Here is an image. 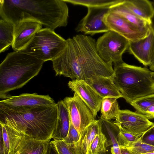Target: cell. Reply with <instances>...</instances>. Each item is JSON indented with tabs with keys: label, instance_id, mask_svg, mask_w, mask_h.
<instances>
[{
	"label": "cell",
	"instance_id": "cell-1",
	"mask_svg": "<svg viewBox=\"0 0 154 154\" xmlns=\"http://www.w3.org/2000/svg\"><path fill=\"white\" fill-rule=\"evenodd\" d=\"M66 41L63 52L52 61L56 75L84 80L98 76L112 75V64L106 63L100 57L94 39L79 34Z\"/></svg>",
	"mask_w": 154,
	"mask_h": 154
},
{
	"label": "cell",
	"instance_id": "cell-2",
	"mask_svg": "<svg viewBox=\"0 0 154 154\" xmlns=\"http://www.w3.org/2000/svg\"><path fill=\"white\" fill-rule=\"evenodd\" d=\"M0 17L14 24L35 20L54 30L67 26L69 9L63 0H0Z\"/></svg>",
	"mask_w": 154,
	"mask_h": 154
},
{
	"label": "cell",
	"instance_id": "cell-3",
	"mask_svg": "<svg viewBox=\"0 0 154 154\" xmlns=\"http://www.w3.org/2000/svg\"><path fill=\"white\" fill-rule=\"evenodd\" d=\"M57 117L56 103L23 110L0 106V122L15 131L38 140L52 139Z\"/></svg>",
	"mask_w": 154,
	"mask_h": 154
},
{
	"label": "cell",
	"instance_id": "cell-4",
	"mask_svg": "<svg viewBox=\"0 0 154 154\" xmlns=\"http://www.w3.org/2000/svg\"><path fill=\"white\" fill-rule=\"evenodd\" d=\"M44 62L20 51L8 53L0 65V97L20 88L37 75Z\"/></svg>",
	"mask_w": 154,
	"mask_h": 154
},
{
	"label": "cell",
	"instance_id": "cell-5",
	"mask_svg": "<svg viewBox=\"0 0 154 154\" xmlns=\"http://www.w3.org/2000/svg\"><path fill=\"white\" fill-rule=\"evenodd\" d=\"M113 81L128 103L154 94V78L146 68L131 65L123 62L114 64Z\"/></svg>",
	"mask_w": 154,
	"mask_h": 154
},
{
	"label": "cell",
	"instance_id": "cell-6",
	"mask_svg": "<svg viewBox=\"0 0 154 154\" xmlns=\"http://www.w3.org/2000/svg\"><path fill=\"white\" fill-rule=\"evenodd\" d=\"M66 41L53 30L45 27L38 31L22 52L44 62L53 61L63 52Z\"/></svg>",
	"mask_w": 154,
	"mask_h": 154
},
{
	"label": "cell",
	"instance_id": "cell-7",
	"mask_svg": "<svg viewBox=\"0 0 154 154\" xmlns=\"http://www.w3.org/2000/svg\"><path fill=\"white\" fill-rule=\"evenodd\" d=\"M130 41L119 34L109 30L96 42L98 54L105 62L114 64L122 63V56L128 49Z\"/></svg>",
	"mask_w": 154,
	"mask_h": 154
},
{
	"label": "cell",
	"instance_id": "cell-8",
	"mask_svg": "<svg viewBox=\"0 0 154 154\" xmlns=\"http://www.w3.org/2000/svg\"><path fill=\"white\" fill-rule=\"evenodd\" d=\"M69 113L70 121L80 134L96 117L79 96L74 93L72 97H66L63 100Z\"/></svg>",
	"mask_w": 154,
	"mask_h": 154
},
{
	"label": "cell",
	"instance_id": "cell-9",
	"mask_svg": "<svg viewBox=\"0 0 154 154\" xmlns=\"http://www.w3.org/2000/svg\"><path fill=\"white\" fill-rule=\"evenodd\" d=\"M115 119L121 131L134 135H143L154 125L143 115L127 109L120 110Z\"/></svg>",
	"mask_w": 154,
	"mask_h": 154
},
{
	"label": "cell",
	"instance_id": "cell-10",
	"mask_svg": "<svg viewBox=\"0 0 154 154\" xmlns=\"http://www.w3.org/2000/svg\"><path fill=\"white\" fill-rule=\"evenodd\" d=\"M103 21L109 30L119 34L130 41L144 37L150 29L140 28L121 16L110 11L105 16Z\"/></svg>",
	"mask_w": 154,
	"mask_h": 154
},
{
	"label": "cell",
	"instance_id": "cell-11",
	"mask_svg": "<svg viewBox=\"0 0 154 154\" xmlns=\"http://www.w3.org/2000/svg\"><path fill=\"white\" fill-rule=\"evenodd\" d=\"M110 7H88L87 13L79 23L76 31L91 35L109 31L103 19Z\"/></svg>",
	"mask_w": 154,
	"mask_h": 154
},
{
	"label": "cell",
	"instance_id": "cell-12",
	"mask_svg": "<svg viewBox=\"0 0 154 154\" xmlns=\"http://www.w3.org/2000/svg\"><path fill=\"white\" fill-rule=\"evenodd\" d=\"M55 103L49 95H39L36 93L23 94L10 96L0 101V106L13 110H23Z\"/></svg>",
	"mask_w": 154,
	"mask_h": 154
},
{
	"label": "cell",
	"instance_id": "cell-13",
	"mask_svg": "<svg viewBox=\"0 0 154 154\" xmlns=\"http://www.w3.org/2000/svg\"><path fill=\"white\" fill-rule=\"evenodd\" d=\"M42 25L35 20L25 19L14 24V40L12 45L14 51L23 48L31 40L35 33L42 29Z\"/></svg>",
	"mask_w": 154,
	"mask_h": 154
},
{
	"label": "cell",
	"instance_id": "cell-14",
	"mask_svg": "<svg viewBox=\"0 0 154 154\" xmlns=\"http://www.w3.org/2000/svg\"><path fill=\"white\" fill-rule=\"evenodd\" d=\"M128 50L140 63L149 66L154 57V33L151 29L144 37L130 41Z\"/></svg>",
	"mask_w": 154,
	"mask_h": 154
},
{
	"label": "cell",
	"instance_id": "cell-15",
	"mask_svg": "<svg viewBox=\"0 0 154 154\" xmlns=\"http://www.w3.org/2000/svg\"><path fill=\"white\" fill-rule=\"evenodd\" d=\"M69 88L77 94L96 117L103 98L85 80L74 79L68 83Z\"/></svg>",
	"mask_w": 154,
	"mask_h": 154
},
{
	"label": "cell",
	"instance_id": "cell-16",
	"mask_svg": "<svg viewBox=\"0 0 154 154\" xmlns=\"http://www.w3.org/2000/svg\"><path fill=\"white\" fill-rule=\"evenodd\" d=\"M14 149L10 154H47L51 140L35 139L17 132Z\"/></svg>",
	"mask_w": 154,
	"mask_h": 154
},
{
	"label": "cell",
	"instance_id": "cell-17",
	"mask_svg": "<svg viewBox=\"0 0 154 154\" xmlns=\"http://www.w3.org/2000/svg\"><path fill=\"white\" fill-rule=\"evenodd\" d=\"M102 132L99 119L96 120L82 132L79 140L75 143L69 144L75 154H87L89 147L97 135Z\"/></svg>",
	"mask_w": 154,
	"mask_h": 154
},
{
	"label": "cell",
	"instance_id": "cell-18",
	"mask_svg": "<svg viewBox=\"0 0 154 154\" xmlns=\"http://www.w3.org/2000/svg\"><path fill=\"white\" fill-rule=\"evenodd\" d=\"M112 76H98L85 81L103 98L106 97L117 99L122 97Z\"/></svg>",
	"mask_w": 154,
	"mask_h": 154
},
{
	"label": "cell",
	"instance_id": "cell-19",
	"mask_svg": "<svg viewBox=\"0 0 154 154\" xmlns=\"http://www.w3.org/2000/svg\"><path fill=\"white\" fill-rule=\"evenodd\" d=\"M58 117L57 124L52 136L54 140H63L67 135L70 119L67 109L63 100L57 103Z\"/></svg>",
	"mask_w": 154,
	"mask_h": 154
},
{
	"label": "cell",
	"instance_id": "cell-20",
	"mask_svg": "<svg viewBox=\"0 0 154 154\" xmlns=\"http://www.w3.org/2000/svg\"><path fill=\"white\" fill-rule=\"evenodd\" d=\"M123 3L140 18L149 22L153 12V5L147 0H124Z\"/></svg>",
	"mask_w": 154,
	"mask_h": 154
},
{
	"label": "cell",
	"instance_id": "cell-21",
	"mask_svg": "<svg viewBox=\"0 0 154 154\" xmlns=\"http://www.w3.org/2000/svg\"><path fill=\"white\" fill-rule=\"evenodd\" d=\"M124 0H122L120 3L110 6L109 11L121 16L140 28L149 29V23L133 14L123 4Z\"/></svg>",
	"mask_w": 154,
	"mask_h": 154
},
{
	"label": "cell",
	"instance_id": "cell-22",
	"mask_svg": "<svg viewBox=\"0 0 154 154\" xmlns=\"http://www.w3.org/2000/svg\"><path fill=\"white\" fill-rule=\"evenodd\" d=\"M14 24L6 20H0V53L8 50L13 43Z\"/></svg>",
	"mask_w": 154,
	"mask_h": 154
},
{
	"label": "cell",
	"instance_id": "cell-23",
	"mask_svg": "<svg viewBox=\"0 0 154 154\" xmlns=\"http://www.w3.org/2000/svg\"><path fill=\"white\" fill-rule=\"evenodd\" d=\"M1 133L2 139L1 154H10L13 151L17 137V132L0 122Z\"/></svg>",
	"mask_w": 154,
	"mask_h": 154
},
{
	"label": "cell",
	"instance_id": "cell-24",
	"mask_svg": "<svg viewBox=\"0 0 154 154\" xmlns=\"http://www.w3.org/2000/svg\"><path fill=\"white\" fill-rule=\"evenodd\" d=\"M117 98L106 97L103 98L100 106V118L107 120L116 119L120 110Z\"/></svg>",
	"mask_w": 154,
	"mask_h": 154
},
{
	"label": "cell",
	"instance_id": "cell-25",
	"mask_svg": "<svg viewBox=\"0 0 154 154\" xmlns=\"http://www.w3.org/2000/svg\"><path fill=\"white\" fill-rule=\"evenodd\" d=\"M66 3L88 7H110L122 0H63Z\"/></svg>",
	"mask_w": 154,
	"mask_h": 154
},
{
	"label": "cell",
	"instance_id": "cell-26",
	"mask_svg": "<svg viewBox=\"0 0 154 154\" xmlns=\"http://www.w3.org/2000/svg\"><path fill=\"white\" fill-rule=\"evenodd\" d=\"M109 146L107 138L102 131L96 136L89 147L87 154H99L106 151Z\"/></svg>",
	"mask_w": 154,
	"mask_h": 154
},
{
	"label": "cell",
	"instance_id": "cell-27",
	"mask_svg": "<svg viewBox=\"0 0 154 154\" xmlns=\"http://www.w3.org/2000/svg\"><path fill=\"white\" fill-rule=\"evenodd\" d=\"M130 104L136 112L143 115L147 109L154 105V94L139 98Z\"/></svg>",
	"mask_w": 154,
	"mask_h": 154
},
{
	"label": "cell",
	"instance_id": "cell-28",
	"mask_svg": "<svg viewBox=\"0 0 154 154\" xmlns=\"http://www.w3.org/2000/svg\"><path fill=\"white\" fill-rule=\"evenodd\" d=\"M142 135H134L120 130L117 136L118 144L120 148H126L139 140Z\"/></svg>",
	"mask_w": 154,
	"mask_h": 154
},
{
	"label": "cell",
	"instance_id": "cell-29",
	"mask_svg": "<svg viewBox=\"0 0 154 154\" xmlns=\"http://www.w3.org/2000/svg\"><path fill=\"white\" fill-rule=\"evenodd\" d=\"M124 149L127 150L130 154H143L154 152V146L143 143L140 138L131 146Z\"/></svg>",
	"mask_w": 154,
	"mask_h": 154
},
{
	"label": "cell",
	"instance_id": "cell-30",
	"mask_svg": "<svg viewBox=\"0 0 154 154\" xmlns=\"http://www.w3.org/2000/svg\"><path fill=\"white\" fill-rule=\"evenodd\" d=\"M58 154H75L70 145L63 140H51Z\"/></svg>",
	"mask_w": 154,
	"mask_h": 154
},
{
	"label": "cell",
	"instance_id": "cell-31",
	"mask_svg": "<svg viewBox=\"0 0 154 154\" xmlns=\"http://www.w3.org/2000/svg\"><path fill=\"white\" fill-rule=\"evenodd\" d=\"M80 134L72 125L70 121L69 130L67 136L63 140L67 143L70 144L75 143L79 140Z\"/></svg>",
	"mask_w": 154,
	"mask_h": 154
},
{
	"label": "cell",
	"instance_id": "cell-32",
	"mask_svg": "<svg viewBox=\"0 0 154 154\" xmlns=\"http://www.w3.org/2000/svg\"><path fill=\"white\" fill-rule=\"evenodd\" d=\"M140 139L143 143L154 146V125L144 133Z\"/></svg>",
	"mask_w": 154,
	"mask_h": 154
},
{
	"label": "cell",
	"instance_id": "cell-33",
	"mask_svg": "<svg viewBox=\"0 0 154 154\" xmlns=\"http://www.w3.org/2000/svg\"><path fill=\"white\" fill-rule=\"evenodd\" d=\"M143 115L149 119H154V105L147 109Z\"/></svg>",
	"mask_w": 154,
	"mask_h": 154
},
{
	"label": "cell",
	"instance_id": "cell-34",
	"mask_svg": "<svg viewBox=\"0 0 154 154\" xmlns=\"http://www.w3.org/2000/svg\"><path fill=\"white\" fill-rule=\"evenodd\" d=\"M153 12L152 15L149 21V25L150 28L154 33V1L153 3Z\"/></svg>",
	"mask_w": 154,
	"mask_h": 154
},
{
	"label": "cell",
	"instance_id": "cell-35",
	"mask_svg": "<svg viewBox=\"0 0 154 154\" xmlns=\"http://www.w3.org/2000/svg\"><path fill=\"white\" fill-rule=\"evenodd\" d=\"M150 69L154 72V57L149 65Z\"/></svg>",
	"mask_w": 154,
	"mask_h": 154
},
{
	"label": "cell",
	"instance_id": "cell-36",
	"mask_svg": "<svg viewBox=\"0 0 154 154\" xmlns=\"http://www.w3.org/2000/svg\"><path fill=\"white\" fill-rule=\"evenodd\" d=\"M109 146L107 147L106 151L101 152L99 154H112L110 151V149H109Z\"/></svg>",
	"mask_w": 154,
	"mask_h": 154
},
{
	"label": "cell",
	"instance_id": "cell-37",
	"mask_svg": "<svg viewBox=\"0 0 154 154\" xmlns=\"http://www.w3.org/2000/svg\"><path fill=\"white\" fill-rule=\"evenodd\" d=\"M122 154H130L129 151L125 149L120 148Z\"/></svg>",
	"mask_w": 154,
	"mask_h": 154
},
{
	"label": "cell",
	"instance_id": "cell-38",
	"mask_svg": "<svg viewBox=\"0 0 154 154\" xmlns=\"http://www.w3.org/2000/svg\"><path fill=\"white\" fill-rule=\"evenodd\" d=\"M143 154H154V152H149Z\"/></svg>",
	"mask_w": 154,
	"mask_h": 154
},
{
	"label": "cell",
	"instance_id": "cell-39",
	"mask_svg": "<svg viewBox=\"0 0 154 154\" xmlns=\"http://www.w3.org/2000/svg\"><path fill=\"white\" fill-rule=\"evenodd\" d=\"M152 75L154 78V72H152Z\"/></svg>",
	"mask_w": 154,
	"mask_h": 154
},
{
	"label": "cell",
	"instance_id": "cell-40",
	"mask_svg": "<svg viewBox=\"0 0 154 154\" xmlns=\"http://www.w3.org/2000/svg\"><path fill=\"white\" fill-rule=\"evenodd\" d=\"M153 91H154V85L153 86Z\"/></svg>",
	"mask_w": 154,
	"mask_h": 154
}]
</instances>
